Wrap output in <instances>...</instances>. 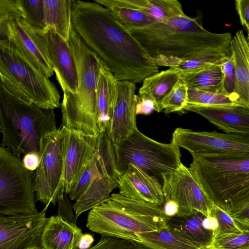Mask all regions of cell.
<instances>
[{
  "mask_svg": "<svg viewBox=\"0 0 249 249\" xmlns=\"http://www.w3.org/2000/svg\"><path fill=\"white\" fill-rule=\"evenodd\" d=\"M34 171L26 169L20 158L0 147V215L38 212L35 201Z\"/></svg>",
  "mask_w": 249,
  "mask_h": 249,
  "instance_id": "obj_8",
  "label": "cell"
},
{
  "mask_svg": "<svg viewBox=\"0 0 249 249\" xmlns=\"http://www.w3.org/2000/svg\"><path fill=\"white\" fill-rule=\"evenodd\" d=\"M220 66L223 74L221 93L233 98L239 103L235 95L236 75L234 59L232 54H227L223 58Z\"/></svg>",
  "mask_w": 249,
  "mask_h": 249,
  "instance_id": "obj_34",
  "label": "cell"
},
{
  "mask_svg": "<svg viewBox=\"0 0 249 249\" xmlns=\"http://www.w3.org/2000/svg\"><path fill=\"white\" fill-rule=\"evenodd\" d=\"M114 148L120 176L128 164H133L156 178L162 185L163 175L174 172L182 164L179 148L172 142L153 140L138 128Z\"/></svg>",
  "mask_w": 249,
  "mask_h": 249,
  "instance_id": "obj_6",
  "label": "cell"
},
{
  "mask_svg": "<svg viewBox=\"0 0 249 249\" xmlns=\"http://www.w3.org/2000/svg\"><path fill=\"white\" fill-rule=\"evenodd\" d=\"M166 225L171 230L192 241L199 249H207L210 245L217 227L214 217H208L199 211L166 217Z\"/></svg>",
  "mask_w": 249,
  "mask_h": 249,
  "instance_id": "obj_19",
  "label": "cell"
},
{
  "mask_svg": "<svg viewBox=\"0 0 249 249\" xmlns=\"http://www.w3.org/2000/svg\"><path fill=\"white\" fill-rule=\"evenodd\" d=\"M228 51L234 59L236 96L242 107L249 109V45L242 30L236 32Z\"/></svg>",
  "mask_w": 249,
  "mask_h": 249,
  "instance_id": "obj_25",
  "label": "cell"
},
{
  "mask_svg": "<svg viewBox=\"0 0 249 249\" xmlns=\"http://www.w3.org/2000/svg\"><path fill=\"white\" fill-rule=\"evenodd\" d=\"M94 238L89 233H83L78 244V249H89L94 242Z\"/></svg>",
  "mask_w": 249,
  "mask_h": 249,
  "instance_id": "obj_45",
  "label": "cell"
},
{
  "mask_svg": "<svg viewBox=\"0 0 249 249\" xmlns=\"http://www.w3.org/2000/svg\"><path fill=\"white\" fill-rule=\"evenodd\" d=\"M44 34L56 78L64 92L76 94L78 88L75 60L69 42L49 29Z\"/></svg>",
  "mask_w": 249,
  "mask_h": 249,
  "instance_id": "obj_16",
  "label": "cell"
},
{
  "mask_svg": "<svg viewBox=\"0 0 249 249\" xmlns=\"http://www.w3.org/2000/svg\"><path fill=\"white\" fill-rule=\"evenodd\" d=\"M64 130L62 127L41 140L40 162L34 176L37 200L48 207L54 205L64 195Z\"/></svg>",
  "mask_w": 249,
  "mask_h": 249,
  "instance_id": "obj_9",
  "label": "cell"
},
{
  "mask_svg": "<svg viewBox=\"0 0 249 249\" xmlns=\"http://www.w3.org/2000/svg\"><path fill=\"white\" fill-rule=\"evenodd\" d=\"M207 249H249V231L214 238Z\"/></svg>",
  "mask_w": 249,
  "mask_h": 249,
  "instance_id": "obj_35",
  "label": "cell"
},
{
  "mask_svg": "<svg viewBox=\"0 0 249 249\" xmlns=\"http://www.w3.org/2000/svg\"><path fill=\"white\" fill-rule=\"evenodd\" d=\"M187 104L203 106H241L231 96L220 93L189 89Z\"/></svg>",
  "mask_w": 249,
  "mask_h": 249,
  "instance_id": "obj_31",
  "label": "cell"
},
{
  "mask_svg": "<svg viewBox=\"0 0 249 249\" xmlns=\"http://www.w3.org/2000/svg\"><path fill=\"white\" fill-rule=\"evenodd\" d=\"M45 23L65 40H69L72 27V0H44Z\"/></svg>",
  "mask_w": 249,
  "mask_h": 249,
  "instance_id": "obj_26",
  "label": "cell"
},
{
  "mask_svg": "<svg viewBox=\"0 0 249 249\" xmlns=\"http://www.w3.org/2000/svg\"><path fill=\"white\" fill-rule=\"evenodd\" d=\"M161 206L166 217H172L178 215V207L175 201L171 200H165Z\"/></svg>",
  "mask_w": 249,
  "mask_h": 249,
  "instance_id": "obj_44",
  "label": "cell"
},
{
  "mask_svg": "<svg viewBox=\"0 0 249 249\" xmlns=\"http://www.w3.org/2000/svg\"><path fill=\"white\" fill-rule=\"evenodd\" d=\"M139 242L149 249H199L192 241L167 227L138 234Z\"/></svg>",
  "mask_w": 249,
  "mask_h": 249,
  "instance_id": "obj_28",
  "label": "cell"
},
{
  "mask_svg": "<svg viewBox=\"0 0 249 249\" xmlns=\"http://www.w3.org/2000/svg\"><path fill=\"white\" fill-rule=\"evenodd\" d=\"M65 136L64 192L69 194L86 162L95 152L98 136L86 135L63 126Z\"/></svg>",
  "mask_w": 249,
  "mask_h": 249,
  "instance_id": "obj_14",
  "label": "cell"
},
{
  "mask_svg": "<svg viewBox=\"0 0 249 249\" xmlns=\"http://www.w3.org/2000/svg\"><path fill=\"white\" fill-rule=\"evenodd\" d=\"M72 27L118 81L135 84L159 67L130 31L107 8L95 2L72 0Z\"/></svg>",
  "mask_w": 249,
  "mask_h": 249,
  "instance_id": "obj_1",
  "label": "cell"
},
{
  "mask_svg": "<svg viewBox=\"0 0 249 249\" xmlns=\"http://www.w3.org/2000/svg\"><path fill=\"white\" fill-rule=\"evenodd\" d=\"M119 3L143 11L156 22H161L185 15L177 0H117Z\"/></svg>",
  "mask_w": 249,
  "mask_h": 249,
  "instance_id": "obj_27",
  "label": "cell"
},
{
  "mask_svg": "<svg viewBox=\"0 0 249 249\" xmlns=\"http://www.w3.org/2000/svg\"><path fill=\"white\" fill-rule=\"evenodd\" d=\"M162 190L165 200L175 201L178 216L199 211L208 217H213V202L203 192L189 168L182 164L174 172L162 176Z\"/></svg>",
  "mask_w": 249,
  "mask_h": 249,
  "instance_id": "obj_11",
  "label": "cell"
},
{
  "mask_svg": "<svg viewBox=\"0 0 249 249\" xmlns=\"http://www.w3.org/2000/svg\"><path fill=\"white\" fill-rule=\"evenodd\" d=\"M118 81L104 63L96 91L97 126L100 133L106 132L109 127L117 97Z\"/></svg>",
  "mask_w": 249,
  "mask_h": 249,
  "instance_id": "obj_24",
  "label": "cell"
},
{
  "mask_svg": "<svg viewBox=\"0 0 249 249\" xmlns=\"http://www.w3.org/2000/svg\"><path fill=\"white\" fill-rule=\"evenodd\" d=\"M227 54H215L192 58L180 61L171 68L179 71L182 74L196 73L220 64Z\"/></svg>",
  "mask_w": 249,
  "mask_h": 249,
  "instance_id": "obj_32",
  "label": "cell"
},
{
  "mask_svg": "<svg viewBox=\"0 0 249 249\" xmlns=\"http://www.w3.org/2000/svg\"><path fill=\"white\" fill-rule=\"evenodd\" d=\"M34 249H44L43 248V247H41L36 248Z\"/></svg>",
  "mask_w": 249,
  "mask_h": 249,
  "instance_id": "obj_46",
  "label": "cell"
},
{
  "mask_svg": "<svg viewBox=\"0 0 249 249\" xmlns=\"http://www.w3.org/2000/svg\"><path fill=\"white\" fill-rule=\"evenodd\" d=\"M116 160L114 145L106 132L100 133L96 149L86 162L79 177L69 194L71 200H76L90 181L109 162Z\"/></svg>",
  "mask_w": 249,
  "mask_h": 249,
  "instance_id": "obj_21",
  "label": "cell"
},
{
  "mask_svg": "<svg viewBox=\"0 0 249 249\" xmlns=\"http://www.w3.org/2000/svg\"><path fill=\"white\" fill-rule=\"evenodd\" d=\"M188 88L182 80L178 84L164 102L162 111L170 113L184 110L188 102Z\"/></svg>",
  "mask_w": 249,
  "mask_h": 249,
  "instance_id": "obj_37",
  "label": "cell"
},
{
  "mask_svg": "<svg viewBox=\"0 0 249 249\" xmlns=\"http://www.w3.org/2000/svg\"><path fill=\"white\" fill-rule=\"evenodd\" d=\"M184 110L198 114L226 133L249 136V109L239 106H203L187 104Z\"/></svg>",
  "mask_w": 249,
  "mask_h": 249,
  "instance_id": "obj_18",
  "label": "cell"
},
{
  "mask_svg": "<svg viewBox=\"0 0 249 249\" xmlns=\"http://www.w3.org/2000/svg\"><path fill=\"white\" fill-rule=\"evenodd\" d=\"M0 40L9 41L46 77L53 74L47 40L44 34L23 18L12 20L0 30Z\"/></svg>",
  "mask_w": 249,
  "mask_h": 249,
  "instance_id": "obj_12",
  "label": "cell"
},
{
  "mask_svg": "<svg viewBox=\"0 0 249 249\" xmlns=\"http://www.w3.org/2000/svg\"><path fill=\"white\" fill-rule=\"evenodd\" d=\"M0 215V249H34L42 247L41 237L48 218L46 211Z\"/></svg>",
  "mask_w": 249,
  "mask_h": 249,
  "instance_id": "obj_13",
  "label": "cell"
},
{
  "mask_svg": "<svg viewBox=\"0 0 249 249\" xmlns=\"http://www.w3.org/2000/svg\"><path fill=\"white\" fill-rule=\"evenodd\" d=\"M235 4L240 22L249 34V0H236Z\"/></svg>",
  "mask_w": 249,
  "mask_h": 249,
  "instance_id": "obj_40",
  "label": "cell"
},
{
  "mask_svg": "<svg viewBox=\"0 0 249 249\" xmlns=\"http://www.w3.org/2000/svg\"><path fill=\"white\" fill-rule=\"evenodd\" d=\"M242 231H249V204L231 214Z\"/></svg>",
  "mask_w": 249,
  "mask_h": 249,
  "instance_id": "obj_39",
  "label": "cell"
},
{
  "mask_svg": "<svg viewBox=\"0 0 249 249\" xmlns=\"http://www.w3.org/2000/svg\"><path fill=\"white\" fill-rule=\"evenodd\" d=\"M87 227L101 236L139 242L138 234L167 227L166 216L161 206L133 199L121 194L91 209Z\"/></svg>",
  "mask_w": 249,
  "mask_h": 249,
  "instance_id": "obj_5",
  "label": "cell"
},
{
  "mask_svg": "<svg viewBox=\"0 0 249 249\" xmlns=\"http://www.w3.org/2000/svg\"><path fill=\"white\" fill-rule=\"evenodd\" d=\"M247 40H248V43H249V34H248V36H247Z\"/></svg>",
  "mask_w": 249,
  "mask_h": 249,
  "instance_id": "obj_47",
  "label": "cell"
},
{
  "mask_svg": "<svg viewBox=\"0 0 249 249\" xmlns=\"http://www.w3.org/2000/svg\"><path fill=\"white\" fill-rule=\"evenodd\" d=\"M119 176L116 160L107 163L93 178L82 194L76 200L73 205L76 218L109 198L111 192L118 187Z\"/></svg>",
  "mask_w": 249,
  "mask_h": 249,
  "instance_id": "obj_20",
  "label": "cell"
},
{
  "mask_svg": "<svg viewBox=\"0 0 249 249\" xmlns=\"http://www.w3.org/2000/svg\"><path fill=\"white\" fill-rule=\"evenodd\" d=\"M212 213L217 223V227L214 232V238L225 235L238 234L243 232L229 213L213 203Z\"/></svg>",
  "mask_w": 249,
  "mask_h": 249,
  "instance_id": "obj_36",
  "label": "cell"
},
{
  "mask_svg": "<svg viewBox=\"0 0 249 249\" xmlns=\"http://www.w3.org/2000/svg\"><path fill=\"white\" fill-rule=\"evenodd\" d=\"M0 74L37 106L53 109L59 107L60 95L55 85L8 40H0Z\"/></svg>",
  "mask_w": 249,
  "mask_h": 249,
  "instance_id": "obj_7",
  "label": "cell"
},
{
  "mask_svg": "<svg viewBox=\"0 0 249 249\" xmlns=\"http://www.w3.org/2000/svg\"><path fill=\"white\" fill-rule=\"evenodd\" d=\"M191 154L224 155L249 153V136L216 131H195L177 128L171 142Z\"/></svg>",
  "mask_w": 249,
  "mask_h": 249,
  "instance_id": "obj_10",
  "label": "cell"
},
{
  "mask_svg": "<svg viewBox=\"0 0 249 249\" xmlns=\"http://www.w3.org/2000/svg\"><path fill=\"white\" fill-rule=\"evenodd\" d=\"M182 81L179 71L169 68L145 78L139 90L140 97L150 99L155 110L162 111V107L178 84Z\"/></svg>",
  "mask_w": 249,
  "mask_h": 249,
  "instance_id": "obj_23",
  "label": "cell"
},
{
  "mask_svg": "<svg viewBox=\"0 0 249 249\" xmlns=\"http://www.w3.org/2000/svg\"><path fill=\"white\" fill-rule=\"evenodd\" d=\"M182 75V80L189 89L221 93L223 74L220 64L196 73Z\"/></svg>",
  "mask_w": 249,
  "mask_h": 249,
  "instance_id": "obj_30",
  "label": "cell"
},
{
  "mask_svg": "<svg viewBox=\"0 0 249 249\" xmlns=\"http://www.w3.org/2000/svg\"><path fill=\"white\" fill-rule=\"evenodd\" d=\"M82 231L59 215L48 218L41 237L44 249H78Z\"/></svg>",
  "mask_w": 249,
  "mask_h": 249,
  "instance_id": "obj_22",
  "label": "cell"
},
{
  "mask_svg": "<svg viewBox=\"0 0 249 249\" xmlns=\"http://www.w3.org/2000/svg\"><path fill=\"white\" fill-rule=\"evenodd\" d=\"M65 193L63 197L57 201L58 205V215L64 218H65V216H67V217L70 216L74 217L72 213L73 205H72L69 201Z\"/></svg>",
  "mask_w": 249,
  "mask_h": 249,
  "instance_id": "obj_43",
  "label": "cell"
},
{
  "mask_svg": "<svg viewBox=\"0 0 249 249\" xmlns=\"http://www.w3.org/2000/svg\"><path fill=\"white\" fill-rule=\"evenodd\" d=\"M94 1L108 9L117 20L128 30L142 28L157 22L143 11L121 4L117 0Z\"/></svg>",
  "mask_w": 249,
  "mask_h": 249,
  "instance_id": "obj_29",
  "label": "cell"
},
{
  "mask_svg": "<svg viewBox=\"0 0 249 249\" xmlns=\"http://www.w3.org/2000/svg\"><path fill=\"white\" fill-rule=\"evenodd\" d=\"M24 13V19L35 29L45 32L47 29L45 23L44 0H20Z\"/></svg>",
  "mask_w": 249,
  "mask_h": 249,
  "instance_id": "obj_33",
  "label": "cell"
},
{
  "mask_svg": "<svg viewBox=\"0 0 249 249\" xmlns=\"http://www.w3.org/2000/svg\"><path fill=\"white\" fill-rule=\"evenodd\" d=\"M191 155L189 168L213 203L230 215L249 204V153Z\"/></svg>",
  "mask_w": 249,
  "mask_h": 249,
  "instance_id": "obj_4",
  "label": "cell"
},
{
  "mask_svg": "<svg viewBox=\"0 0 249 249\" xmlns=\"http://www.w3.org/2000/svg\"><path fill=\"white\" fill-rule=\"evenodd\" d=\"M40 154L37 152H31L24 155L22 163L24 167L31 171L36 170L40 162Z\"/></svg>",
  "mask_w": 249,
  "mask_h": 249,
  "instance_id": "obj_42",
  "label": "cell"
},
{
  "mask_svg": "<svg viewBox=\"0 0 249 249\" xmlns=\"http://www.w3.org/2000/svg\"><path fill=\"white\" fill-rule=\"evenodd\" d=\"M154 110H155L154 104L150 99L140 97L138 95L136 107L137 115H148Z\"/></svg>",
  "mask_w": 249,
  "mask_h": 249,
  "instance_id": "obj_41",
  "label": "cell"
},
{
  "mask_svg": "<svg viewBox=\"0 0 249 249\" xmlns=\"http://www.w3.org/2000/svg\"><path fill=\"white\" fill-rule=\"evenodd\" d=\"M136 84L118 81V94L108 128L106 133L113 145L129 136L137 128L136 124Z\"/></svg>",
  "mask_w": 249,
  "mask_h": 249,
  "instance_id": "obj_15",
  "label": "cell"
},
{
  "mask_svg": "<svg viewBox=\"0 0 249 249\" xmlns=\"http://www.w3.org/2000/svg\"><path fill=\"white\" fill-rule=\"evenodd\" d=\"M24 18L20 0H0V30L9 22Z\"/></svg>",
  "mask_w": 249,
  "mask_h": 249,
  "instance_id": "obj_38",
  "label": "cell"
},
{
  "mask_svg": "<svg viewBox=\"0 0 249 249\" xmlns=\"http://www.w3.org/2000/svg\"><path fill=\"white\" fill-rule=\"evenodd\" d=\"M0 75L1 146L19 158L22 154L39 153L42 139L58 129L54 109L37 106L19 88Z\"/></svg>",
  "mask_w": 249,
  "mask_h": 249,
  "instance_id": "obj_3",
  "label": "cell"
},
{
  "mask_svg": "<svg viewBox=\"0 0 249 249\" xmlns=\"http://www.w3.org/2000/svg\"><path fill=\"white\" fill-rule=\"evenodd\" d=\"M129 30L158 67L173 68L192 58L227 54L232 39L230 33H213L205 29L200 16L185 15Z\"/></svg>",
  "mask_w": 249,
  "mask_h": 249,
  "instance_id": "obj_2",
  "label": "cell"
},
{
  "mask_svg": "<svg viewBox=\"0 0 249 249\" xmlns=\"http://www.w3.org/2000/svg\"><path fill=\"white\" fill-rule=\"evenodd\" d=\"M119 193L127 197L159 206L164 202L162 185L138 167L128 164L118 180Z\"/></svg>",
  "mask_w": 249,
  "mask_h": 249,
  "instance_id": "obj_17",
  "label": "cell"
}]
</instances>
